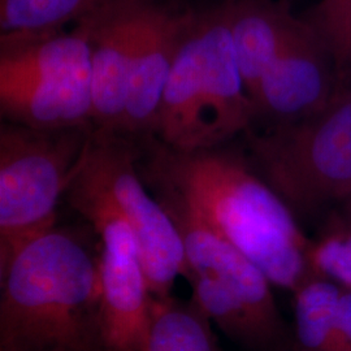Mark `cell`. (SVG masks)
Returning <instances> with one entry per match:
<instances>
[{"label": "cell", "mask_w": 351, "mask_h": 351, "mask_svg": "<svg viewBox=\"0 0 351 351\" xmlns=\"http://www.w3.org/2000/svg\"><path fill=\"white\" fill-rule=\"evenodd\" d=\"M342 288L319 275L293 291V329L289 351H335L336 314Z\"/></svg>", "instance_id": "obj_14"}, {"label": "cell", "mask_w": 351, "mask_h": 351, "mask_svg": "<svg viewBox=\"0 0 351 351\" xmlns=\"http://www.w3.org/2000/svg\"><path fill=\"white\" fill-rule=\"evenodd\" d=\"M254 120L221 0L193 13L164 90L155 133L175 150H208L245 134Z\"/></svg>", "instance_id": "obj_3"}, {"label": "cell", "mask_w": 351, "mask_h": 351, "mask_svg": "<svg viewBox=\"0 0 351 351\" xmlns=\"http://www.w3.org/2000/svg\"><path fill=\"white\" fill-rule=\"evenodd\" d=\"M233 49L249 97L268 66L304 26L289 0H223Z\"/></svg>", "instance_id": "obj_13"}, {"label": "cell", "mask_w": 351, "mask_h": 351, "mask_svg": "<svg viewBox=\"0 0 351 351\" xmlns=\"http://www.w3.org/2000/svg\"><path fill=\"white\" fill-rule=\"evenodd\" d=\"M149 185L182 239L191 303L247 351H289L291 332L263 271L208 226L175 190Z\"/></svg>", "instance_id": "obj_4"}, {"label": "cell", "mask_w": 351, "mask_h": 351, "mask_svg": "<svg viewBox=\"0 0 351 351\" xmlns=\"http://www.w3.org/2000/svg\"><path fill=\"white\" fill-rule=\"evenodd\" d=\"M254 169L293 213H314L351 195V84L295 123L250 128Z\"/></svg>", "instance_id": "obj_5"}, {"label": "cell", "mask_w": 351, "mask_h": 351, "mask_svg": "<svg viewBox=\"0 0 351 351\" xmlns=\"http://www.w3.org/2000/svg\"><path fill=\"white\" fill-rule=\"evenodd\" d=\"M343 203V216H345V224L351 226V195L346 198Z\"/></svg>", "instance_id": "obj_19"}, {"label": "cell", "mask_w": 351, "mask_h": 351, "mask_svg": "<svg viewBox=\"0 0 351 351\" xmlns=\"http://www.w3.org/2000/svg\"><path fill=\"white\" fill-rule=\"evenodd\" d=\"M335 351H351V289L342 288L339 294Z\"/></svg>", "instance_id": "obj_18"}, {"label": "cell", "mask_w": 351, "mask_h": 351, "mask_svg": "<svg viewBox=\"0 0 351 351\" xmlns=\"http://www.w3.org/2000/svg\"><path fill=\"white\" fill-rule=\"evenodd\" d=\"M149 0H128L101 19L91 43L93 124L124 132L133 55Z\"/></svg>", "instance_id": "obj_11"}, {"label": "cell", "mask_w": 351, "mask_h": 351, "mask_svg": "<svg viewBox=\"0 0 351 351\" xmlns=\"http://www.w3.org/2000/svg\"><path fill=\"white\" fill-rule=\"evenodd\" d=\"M66 195L101 239L107 350L142 351L149 332L151 294L134 232L108 197L77 173Z\"/></svg>", "instance_id": "obj_8"}, {"label": "cell", "mask_w": 351, "mask_h": 351, "mask_svg": "<svg viewBox=\"0 0 351 351\" xmlns=\"http://www.w3.org/2000/svg\"><path fill=\"white\" fill-rule=\"evenodd\" d=\"M0 351H108L101 246L53 226L0 272Z\"/></svg>", "instance_id": "obj_2"}, {"label": "cell", "mask_w": 351, "mask_h": 351, "mask_svg": "<svg viewBox=\"0 0 351 351\" xmlns=\"http://www.w3.org/2000/svg\"><path fill=\"white\" fill-rule=\"evenodd\" d=\"M142 351H217L211 322L191 303L151 297L150 322Z\"/></svg>", "instance_id": "obj_16"}, {"label": "cell", "mask_w": 351, "mask_h": 351, "mask_svg": "<svg viewBox=\"0 0 351 351\" xmlns=\"http://www.w3.org/2000/svg\"><path fill=\"white\" fill-rule=\"evenodd\" d=\"M145 178L175 190L274 287L293 293L315 275L308 258L311 242L294 213L245 160L217 147L181 151L160 143Z\"/></svg>", "instance_id": "obj_1"}, {"label": "cell", "mask_w": 351, "mask_h": 351, "mask_svg": "<svg viewBox=\"0 0 351 351\" xmlns=\"http://www.w3.org/2000/svg\"><path fill=\"white\" fill-rule=\"evenodd\" d=\"M193 11L146 4L133 55L124 132H155L164 90L186 36Z\"/></svg>", "instance_id": "obj_10"}, {"label": "cell", "mask_w": 351, "mask_h": 351, "mask_svg": "<svg viewBox=\"0 0 351 351\" xmlns=\"http://www.w3.org/2000/svg\"><path fill=\"white\" fill-rule=\"evenodd\" d=\"M341 86L330 52L304 21L258 84L251 98L254 124L280 125L310 117L323 110Z\"/></svg>", "instance_id": "obj_9"}, {"label": "cell", "mask_w": 351, "mask_h": 351, "mask_svg": "<svg viewBox=\"0 0 351 351\" xmlns=\"http://www.w3.org/2000/svg\"><path fill=\"white\" fill-rule=\"evenodd\" d=\"M91 126L0 128V272L27 243L56 226V208L86 150Z\"/></svg>", "instance_id": "obj_6"}, {"label": "cell", "mask_w": 351, "mask_h": 351, "mask_svg": "<svg viewBox=\"0 0 351 351\" xmlns=\"http://www.w3.org/2000/svg\"><path fill=\"white\" fill-rule=\"evenodd\" d=\"M308 258L315 275L351 289V226L345 224L311 242Z\"/></svg>", "instance_id": "obj_17"}, {"label": "cell", "mask_w": 351, "mask_h": 351, "mask_svg": "<svg viewBox=\"0 0 351 351\" xmlns=\"http://www.w3.org/2000/svg\"><path fill=\"white\" fill-rule=\"evenodd\" d=\"M126 0H0L4 34H40L110 12Z\"/></svg>", "instance_id": "obj_15"}, {"label": "cell", "mask_w": 351, "mask_h": 351, "mask_svg": "<svg viewBox=\"0 0 351 351\" xmlns=\"http://www.w3.org/2000/svg\"><path fill=\"white\" fill-rule=\"evenodd\" d=\"M75 173L108 197L132 226L151 297L172 295L177 276L188 275L184 243L169 215L142 182L133 149L119 133L97 128Z\"/></svg>", "instance_id": "obj_7"}, {"label": "cell", "mask_w": 351, "mask_h": 351, "mask_svg": "<svg viewBox=\"0 0 351 351\" xmlns=\"http://www.w3.org/2000/svg\"><path fill=\"white\" fill-rule=\"evenodd\" d=\"M0 108L7 121L40 130L91 126V66L73 75L3 84Z\"/></svg>", "instance_id": "obj_12"}]
</instances>
